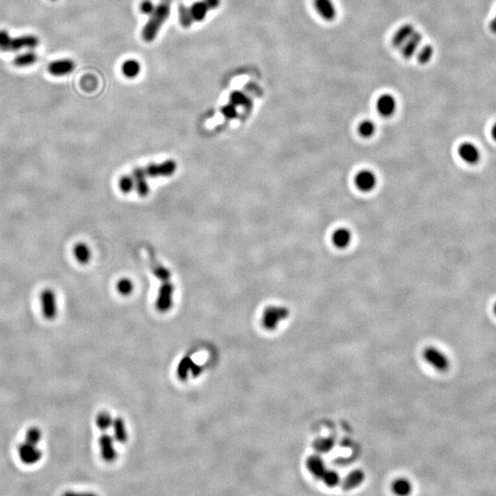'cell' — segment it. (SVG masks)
Instances as JSON below:
<instances>
[{
	"label": "cell",
	"instance_id": "1",
	"mask_svg": "<svg viewBox=\"0 0 496 496\" xmlns=\"http://www.w3.org/2000/svg\"><path fill=\"white\" fill-rule=\"evenodd\" d=\"M220 5V0H201L191 6H178L179 22L184 28H189L194 22L205 19L208 12Z\"/></svg>",
	"mask_w": 496,
	"mask_h": 496
},
{
	"label": "cell",
	"instance_id": "2",
	"mask_svg": "<svg viewBox=\"0 0 496 496\" xmlns=\"http://www.w3.org/2000/svg\"><path fill=\"white\" fill-rule=\"evenodd\" d=\"M169 15L170 2L168 0H163L156 6L154 11L152 12L150 19L146 22L142 32V36L145 42L151 43L157 38L160 28L165 22Z\"/></svg>",
	"mask_w": 496,
	"mask_h": 496
},
{
	"label": "cell",
	"instance_id": "3",
	"mask_svg": "<svg viewBox=\"0 0 496 496\" xmlns=\"http://www.w3.org/2000/svg\"><path fill=\"white\" fill-rule=\"evenodd\" d=\"M176 163L174 160H166L163 163L150 164L145 167L135 168L139 175L148 177H158V176H172L176 170Z\"/></svg>",
	"mask_w": 496,
	"mask_h": 496
},
{
	"label": "cell",
	"instance_id": "4",
	"mask_svg": "<svg viewBox=\"0 0 496 496\" xmlns=\"http://www.w3.org/2000/svg\"><path fill=\"white\" fill-rule=\"evenodd\" d=\"M289 311L284 306H270L267 308L262 316V326L269 331L275 330L281 321L288 318Z\"/></svg>",
	"mask_w": 496,
	"mask_h": 496
},
{
	"label": "cell",
	"instance_id": "5",
	"mask_svg": "<svg viewBox=\"0 0 496 496\" xmlns=\"http://www.w3.org/2000/svg\"><path fill=\"white\" fill-rule=\"evenodd\" d=\"M41 308L45 319L53 321L58 314L57 297L54 289H44L41 293Z\"/></svg>",
	"mask_w": 496,
	"mask_h": 496
},
{
	"label": "cell",
	"instance_id": "6",
	"mask_svg": "<svg viewBox=\"0 0 496 496\" xmlns=\"http://www.w3.org/2000/svg\"><path fill=\"white\" fill-rule=\"evenodd\" d=\"M423 357L428 364L432 366L437 371L444 372L449 369V360L446 358V355L440 349L429 346L425 349L423 353Z\"/></svg>",
	"mask_w": 496,
	"mask_h": 496
},
{
	"label": "cell",
	"instance_id": "7",
	"mask_svg": "<svg viewBox=\"0 0 496 496\" xmlns=\"http://www.w3.org/2000/svg\"><path fill=\"white\" fill-rule=\"evenodd\" d=\"M173 293L174 286L171 281L161 283L156 302V306L159 312L165 313L169 311L173 304Z\"/></svg>",
	"mask_w": 496,
	"mask_h": 496
},
{
	"label": "cell",
	"instance_id": "8",
	"mask_svg": "<svg viewBox=\"0 0 496 496\" xmlns=\"http://www.w3.org/2000/svg\"><path fill=\"white\" fill-rule=\"evenodd\" d=\"M18 453L20 460L27 465L36 464L43 457V452L38 446L28 442H24L19 446Z\"/></svg>",
	"mask_w": 496,
	"mask_h": 496
},
{
	"label": "cell",
	"instance_id": "9",
	"mask_svg": "<svg viewBox=\"0 0 496 496\" xmlns=\"http://www.w3.org/2000/svg\"><path fill=\"white\" fill-rule=\"evenodd\" d=\"M378 178L376 174L370 169L360 170L355 176V184L360 191L370 192L376 188Z\"/></svg>",
	"mask_w": 496,
	"mask_h": 496
},
{
	"label": "cell",
	"instance_id": "10",
	"mask_svg": "<svg viewBox=\"0 0 496 496\" xmlns=\"http://www.w3.org/2000/svg\"><path fill=\"white\" fill-rule=\"evenodd\" d=\"M458 153L461 160L469 165H476L481 160V152L479 148L470 142H465L459 145Z\"/></svg>",
	"mask_w": 496,
	"mask_h": 496
},
{
	"label": "cell",
	"instance_id": "11",
	"mask_svg": "<svg viewBox=\"0 0 496 496\" xmlns=\"http://www.w3.org/2000/svg\"><path fill=\"white\" fill-rule=\"evenodd\" d=\"M397 109L395 98L390 94H383L380 96L377 101L378 112L382 117L389 118L391 117Z\"/></svg>",
	"mask_w": 496,
	"mask_h": 496
},
{
	"label": "cell",
	"instance_id": "12",
	"mask_svg": "<svg viewBox=\"0 0 496 496\" xmlns=\"http://www.w3.org/2000/svg\"><path fill=\"white\" fill-rule=\"evenodd\" d=\"M39 45V39L34 35H22L10 39L8 52H16L22 49H33Z\"/></svg>",
	"mask_w": 496,
	"mask_h": 496
},
{
	"label": "cell",
	"instance_id": "13",
	"mask_svg": "<svg viewBox=\"0 0 496 496\" xmlns=\"http://www.w3.org/2000/svg\"><path fill=\"white\" fill-rule=\"evenodd\" d=\"M100 448L102 458L107 462H113L117 458L114 446L113 438L109 434H103L100 439Z\"/></svg>",
	"mask_w": 496,
	"mask_h": 496
},
{
	"label": "cell",
	"instance_id": "14",
	"mask_svg": "<svg viewBox=\"0 0 496 496\" xmlns=\"http://www.w3.org/2000/svg\"><path fill=\"white\" fill-rule=\"evenodd\" d=\"M74 69L75 63L70 59L55 60L48 65V72L54 76H66L72 73Z\"/></svg>",
	"mask_w": 496,
	"mask_h": 496
},
{
	"label": "cell",
	"instance_id": "15",
	"mask_svg": "<svg viewBox=\"0 0 496 496\" xmlns=\"http://www.w3.org/2000/svg\"><path fill=\"white\" fill-rule=\"evenodd\" d=\"M314 6L323 19L333 21L335 19L337 13L333 0H314Z\"/></svg>",
	"mask_w": 496,
	"mask_h": 496
},
{
	"label": "cell",
	"instance_id": "16",
	"mask_svg": "<svg viewBox=\"0 0 496 496\" xmlns=\"http://www.w3.org/2000/svg\"><path fill=\"white\" fill-rule=\"evenodd\" d=\"M422 39L423 36L420 32H415L412 34V36L402 46V55L403 58L410 59L415 55L422 42Z\"/></svg>",
	"mask_w": 496,
	"mask_h": 496
},
{
	"label": "cell",
	"instance_id": "17",
	"mask_svg": "<svg viewBox=\"0 0 496 496\" xmlns=\"http://www.w3.org/2000/svg\"><path fill=\"white\" fill-rule=\"evenodd\" d=\"M332 241L335 247L340 249L346 248L352 242L351 231L345 227L337 228L332 234Z\"/></svg>",
	"mask_w": 496,
	"mask_h": 496
},
{
	"label": "cell",
	"instance_id": "18",
	"mask_svg": "<svg viewBox=\"0 0 496 496\" xmlns=\"http://www.w3.org/2000/svg\"><path fill=\"white\" fill-rule=\"evenodd\" d=\"M415 32V28L412 24L407 23V24L402 25L394 33V35L392 37V41H391L392 45L395 48L402 47V45L405 44V42L412 36V34Z\"/></svg>",
	"mask_w": 496,
	"mask_h": 496
},
{
	"label": "cell",
	"instance_id": "19",
	"mask_svg": "<svg viewBox=\"0 0 496 496\" xmlns=\"http://www.w3.org/2000/svg\"><path fill=\"white\" fill-rule=\"evenodd\" d=\"M364 479V471H361V470L351 471L344 480L342 487L345 491L353 490L362 484Z\"/></svg>",
	"mask_w": 496,
	"mask_h": 496
},
{
	"label": "cell",
	"instance_id": "20",
	"mask_svg": "<svg viewBox=\"0 0 496 496\" xmlns=\"http://www.w3.org/2000/svg\"><path fill=\"white\" fill-rule=\"evenodd\" d=\"M306 466H307V469L309 470V471L314 476H315L316 478H319V479H321V477L323 476V474L325 473V471H327L325 462L317 455H314V456L309 457L307 461H306Z\"/></svg>",
	"mask_w": 496,
	"mask_h": 496
},
{
	"label": "cell",
	"instance_id": "21",
	"mask_svg": "<svg viewBox=\"0 0 496 496\" xmlns=\"http://www.w3.org/2000/svg\"><path fill=\"white\" fill-rule=\"evenodd\" d=\"M74 257L76 261L81 265L88 264L91 258V250L87 244L85 243H77L73 249Z\"/></svg>",
	"mask_w": 496,
	"mask_h": 496
},
{
	"label": "cell",
	"instance_id": "22",
	"mask_svg": "<svg viewBox=\"0 0 496 496\" xmlns=\"http://www.w3.org/2000/svg\"><path fill=\"white\" fill-rule=\"evenodd\" d=\"M112 428H113L114 439L119 443H125L128 439V435L124 421L120 417L115 418L112 423Z\"/></svg>",
	"mask_w": 496,
	"mask_h": 496
},
{
	"label": "cell",
	"instance_id": "23",
	"mask_svg": "<svg viewBox=\"0 0 496 496\" xmlns=\"http://www.w3.org/2000/svg\"><path fill=\"white\" fill-rule=\"evenodd\" d=\"M37 60L38 56L34 52H26L16 57L13 63L18 67H26L34 64Z\"/></svg>",
	"mask_w": 496,
	"mask_h": 496
},
{
	"label": "cell",
	"instance_id": "24",
	"mask_svg": "<svg viewBox=\"0 0 496 496\" xmlns=\"http://www.w3.org/2000/svg\"><path fill=\"white\" fill-rule=\"evenodd\" d=\"M193 360L189 356H186L181 359L179 362L177 370H176V375L180 381H186L188 379L189 372L191 371V367L193 365Z\"/></svg>",
	"mask_w": 496,
	"mask_h": 496
},
{
	"label": "cell",
	"instance_id": "25",
	"mask_svg": "<svg viewBox=\"0 0 496 496\" xmlns=\"http://www.w3.org/2000/svg\"><path fill=\"white\" fill-rule=\"evenodd\" d=\"M358 132L361 137L371 138L376 132V124L371 119H364L358 124Z\"/></svg>",
	"mask_w": 496,
	"mask_h": 496
},
{
	"label": "cell",
	"instance_id": "26",
	"mask_svg": "<svg viewBox=\"0 0 496 496\" xmlns=\"http://www.w3.org/2000/svg\"><path fill=\"white\" fill-rule=\"evenodd\" d=\"M392 491L398 496H407L412 491V484L407 479L400 478L392 484Z\"/></svg>",
	"mask_w": 496,
	"mask_h": 496
},
{
	"label": "cell",
	"instance_id": "27",
	"mask_svg": "<svg viewBox=\"0 0 496 496\" xmlns=\"http://www.w3.org/2000/svg\"><path fill=\"white\" fill-rule=\"evenodd\" d=\"M334 441L331 438H321L315 440L314 443V449L318 453L325 454L333 449Z\"/></svg>",
	"mask_w": 496,
	"mask_h": 496
},
{
	"label": "cell",
	"instance_id": "28",
	"mask_svg": "<svg viewBox=\"0 0 496 496\" xmlns=\"http://www.w3.org/2000/svg\"><path fill=\"white\" fill-rule=\"evenodd\" d=\"M122 73L124 76L132 78L137 76L140 72V64L135 60H128L122 64Z\"/></svg>",
	"mask_w": 496,
	"mask_h": 496
},
{
	"label": "cell",
	"instance_id": "29",
	"mask_svg": "<svg viewBox=\"0 0 496 496\" xmlns=\"http://www.w3.org/2000/svg\"><path fill=\"white\" fill-rule=\"evenodd\" d=\"M112 423L113 419L107 412H101L96 418V424L101 431H107L109 428L112 427Z\"/></svg>",
	"mask_w": 496,
	"mask_h": 496
},
{
	"label": "cell",
	"instance_id": "30",
	"mask_svg": "<svg viewBox=\"0 0 496 496\" xmlns=\"http://www.w3.org/2000/svg\"><path fill=\"white\" fill-rule=\"evenodd\" d=\"M321 479L323 480L324 484L328 487H335L340 483L339 474L336 471L332 470H327L325 471Z\"/></svg>",
	"mask_w": 496,
	"mask_h": 496
},
{
	"label": "cell",
	"instance_id": "31",
	"mask_svg": "<svg viewBox=\"0 0 496 496\" xmlns=\"http://www.w3.org/2000/svg\"><path fill=\"white\" fill-rule=\"evenodd\" d=\"M41 440H42V432L38 427H33L28 429V431L26 432L25 442L38 446Z\"/></svg>",
	"mask_w": 496,
	"mask_h": 496
},
{
	"label": "cell",
	"instance_id": "32",
	"mask_svg": "<svg viewBox=\"0 0 496 496\" xmlns=\"http://www.w3.org/2000/svg\"><path fill=\"white\" fill-rule=\"evenodd\" d=\"M434 54V48L430 45V44H427L425 45L422 49H421L419 52H418V55H417V61L421 63V64H426V63H428L431 58L433 56Z\"/></svg>",
	"mask_w": 496,
	"mask_h": 496
},
{
	"label": "cell",
	"instance_id": "33",
	"mask_svg": "<svg viewBox=\"0 0 496 496\" xmlns=\"http://www.w3.org/2000/svg\"><path fill=\"white\" fill-rule=\"evenodd\" d=\"M117 290L121 295H130L133 290V283L129 278H121L117 283Z\"/></svg>",
	"mask_w": 496,
	"mask_h": 496
},
{
	"label": "cell",
	"instance_id": "34",
	"mask_svg": "<svg viewBox=\"0 0 496 496\" xmlns=\"http://www.w3.org/2000/svg\"><path fill=\"white\" fill-rule=\"evenodd\" d=\"M119 189L123 193H129L133 190L134 189V183H133L131 176L127 175V176H121L119 181Z\"/></svg>",
	"mask_w": 496,
	"mask_h": 496
},
{
	"label": "cell",
	"instance_id": "35",
	"mask_svg": "<svg viewBox=\"0 0 496 496\" xmlns=\"http://www.w3.org/2000/svg\"><path fill=\"white\" fill-rule=\"evenodd\" d=\"M10 39H11V36L9 35L8 32L4 31V30L0 31V51L8 52Z\"/></svg>",
	"mask_w": 496,
	"mask_h": 496
},
{
	"label": "cell",
	"instance_id": "36",
	"mask_svg": "<svg viewBox=\"0 0 496 496\" xmlns=\"http://www.w3.org/2000/svg\"><path fill=\"white\" fill-rule=\"evenodd\" d=\"M156 6L152 3L150 0H145L142 4H141V11L144 13V14H148V15H151L152 12L154 11Z\"/></svg>",
	"mask_w": 496,
	"mask_h": 496
},
{
	"label": "cell",
	"instance_id": "37",
	"mask_svg": "<svg viewBox=\"0 0 496 496\" xmlns=\"http://www.w3.org/2000/svg\"><path fill=\"white\" fill-rule=\"evenodd\" d=\"M190 372H191V374H192L193 377H198V376L201 375V372H202V367L200 366V365L193 363L192 367H191Z\"/></svg>",
	"mask_w": 496,
	"mask_h": 496
},
{
	"label": "cell",
	"instance_id": "38",
	"mask_svg": "<svg viewBox=\"0 0 496 496\" xmlns=\"http://www.w3.org/2000/svg\"><path fill=\"white\" fill-rule=\"evenodd\" d=\"M489 28H490L491 32H493V33H495V34H496V16L495 18H494V19L491 20Z\"/></svg>",
	"mask_w": 496,
	"mask_h": 496
},
{
	"label": "cell",
	"instance_id": "39",
	"mask_svg": "<svg viewBox=\"0 0 496 496\" xmlns=\"http://www.w3.org/2000/svg\"><path fill=\"white\" fill-rule=\"evenodd\" d=\"M492 137L496 142V123H495V125L492 128Z\"/></svg>",
	"mask_w": 496,
	"mask_h": 496
},
{
	"label": "cell",
	"instance_id": "40",
	"mask_svg": "<svg viewBox=\"0 0 496 496\" xmlns=\"http://www.w3.org/2000/svg\"><path fill=\"white\" fill-rule=\"evenodd\" d=\"M494 313H495V314L496 315V304H495V306H494Z\"/></svg>",
	"mask_w": 496,
	"mask_h": 496
},
{
	"label": "cell",
	"instance_id": "41",
	"mask_svg": "<svg viewBox=\"0 0 496 496\" xmlns=\"http://www.w3.org/2000/svg\"><path fill=\"white\" fill-rule=\"evenodd\" d=\"M53 1H55V0H53Z\"/></svg>",
	"mask_w": 496,
	"mask_h": 496
}]
</instances>
